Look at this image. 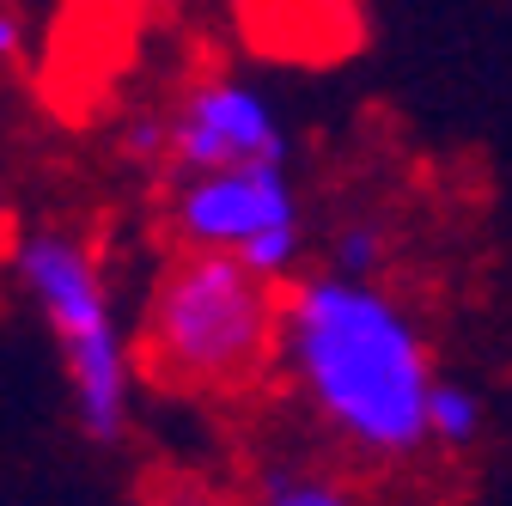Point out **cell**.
Here are the masks:
<instances>
[{
  "instance_id": "obj_1",
  "label": "cell",
  "mask_w": 512,
  "mask_h": 506,
  "mask_svg": "<svg viewBox=\"0 0 512 506\" xmlns=\"http://www.w3.org/2000/svg\"><path fill=\"white\" fill-rule=\"evenodd\" d=\"M275 360L305 415L360 464H409L427 452L433 348L415 311L366 275H293L281 287Z\"/></svg>"
},
{
  "instance_id": "obj_2",
  "label": "cell",
  "mask_w": 512,
  "mask_h": 506,
  "mask_svg": "<svg viewBox=\"0 0 512 506\" xmlns=\"http://www.w3.org/2000/svg\"><path fill=\"white\" fill-rule=\"evenodd\" d=\"M147 372L171 391H244L269 372L281 342V281L226 250H177L147 299Z\"/></svg>"
},
{
  "instance_id": "obj_3",
  "label": "cell",
  "mask_w": 512,
  "mask_h": 506,
  "mask_svg": "<svg viewBox=\"0 0 512 506\" xmlns=\"http://www.w3.org/2000/svg\"><path fill=\"white\" fill-rule=\"evenodd\" d=\"M13 275L61 348L80 433L98 446H116L135 415V360H128V330L104 257L61 226H31L13 244Z\"/></svg>"
},
{
  "instance_id": "obj_4",
  "label": "cell",
  "mask_w": 512,
  "mask_h": 506,
  "mask_svg": "<svg viewBox=\"0 0 512 506\" xmlns=\"http://www.w3.org/2000/svg\"><path fill=\"white\" fill-rule=\"evenodd\" d=\"M165 226L177 250H226L281 287L305 269V208L287 159H244L171 177Z\"/></svg>"
},
{
  "instance_id": "obj_5",
  "label": "cell",
  "mask_w": 512,
  "mask_h": 506,
  "mask_svg": "<svg viewBox=\"0 0 512 506\" xmlns=\"http://www.w3.org/2000/svg\"><path fill=\"white\" fill-rule=\"evenodd\" d=\"M165 153L159 165L171 177L244 165V159H287V129L275 116V98L244 74H202L189 80L165 110Z\"/></svg>"
},
{
  "instance_id": "obj_6",
  "label": "cell",
  "mask_w": 512,
  "mask_h": 506,
  "mask_svg": "<svg viewBox=\"0 0 512 506\" xmlns=\"http://www.w3.org/2000/svg\"><path fill=\"white\" fill-rule=\"evenodd\" d=\"M244 506H360V488L317 458H275L250 476Z\"/></svg>"
},
{
  "instance_id": "obj_7",
  "label": "cell",
  "mask_w": 512,
  "mask_h": 506,
  "mask_svg": "<svg viewBox=\"0 0 512 506\" xmlns=\"http://www.w3.org/2000/svg\"><path fill=\"white\" fill-rule=\"evenodd\" d=\"M482 433H488V403H482V391L464 385V378H445V372H439L433 391H427V446L464 458Z\"/></svg>"
},
{
  "instance_id": "obj_8",
  "label": "cell",
  "mask_w": 512,
  "mask_h": 506,
  "mask_svg": "<svg viewBox=\"0 0 512 506\" xmlns=\"http://www.w3.org/2000/svg\"><path fill=\"white\" fill-rule=\"evenodd\" d=\"M391 263V226L384 220H342V232L330 238V257H324V269H336V275H366V281H378V269Z\"/></svg>"
},
{
  "instance_id": "obj_9",
  "label": "cell",
  "mask_w": 512,
  "mask_h": 506,
  "mask_svg": "<svg viewBox=\"0 0 512 506\" xmlns=\"http://www.w3.org/2000/svg\"><path fill=\"white\" fill-rule=\"evenodd\" d=\"M25 43H31V25H25V13L13 7V0H0V74L25 61Z\"/></svg>"
}]
</instances>
